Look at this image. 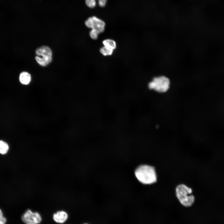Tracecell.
I'll use <instances>...</instances> for the list:
<instances>
[{"mask_svg": "<svg viewBox=\"0 0 224 224\" xmlns=\"http://www.w3.org/2000/svg\"><path fill=\"white\" fill-rule=\"evenodd\" d=\"M86 25L97 32L99 34L105 30V23L102 20L93 16L89 18L85 22Z\"/></svg>", "mask_w": 224, "mask_h": 224, "instance_id": "cell-5", "label": "cell"}, {"mask_svg": "<svg viewBox=\"0 0 224 224\" xmlns=\"http://www.w3.org/2000/svg\"><path fill=\"white\" fill-rule=\"evenodd\" d=\"M176 197L180 203L184 206L189 207L194 204L195 198L191 194L192 190L184 184L178 185L175 189Z\"/></svg>", "mask_w": 224, "mask_h": 224, "instance_id": "cell-2", "label": "cell"}, {"mask_svg": "<svg viewBox=\"0 0 224 224\" xmlns=\"http://www.w3.org/2000/svg\"><path fill=\"white\" fill-rule=\"evenodd\" d=\"M3 216V213L1 209H0V218L2 217Z\"/></svg>", "mask_w": 224, "mask_h": 224, "instance_id": "cell-15", "label": "cell"}, {"mask_svg": "<svg viewBox=\"0 0 224 224\" xmlns=\"http://www.w3.org/2000/svg\"><path fill=\"white\" fill-rule=\"evenodd\" d=\"M6 222L7 219L4 216L0 218V224H5Z\"/></svg>", "mask_w": 224, "mask_h": 224, "instance_id": "cell-14", "label": "cell"}, {"mask_svg": "<svg viewBox=\"0 0 224 224\" xmlns=\"http://www.w3.org/2000/svg\"><path fill=\"white\" fill-rule=\"evenodd\" d=\"M106 1L107 0H98L99 6L101 7L105 6ZM85 2L86 5L91 8L94 7L96 5V0H86Z\"/></svg>", "mask_w": 224, "mask_h": 224, "instance_id": "cell-9", "label": "cell"}, {"mask_svg": "<svg viewBox=\"0 0 224 224\" xmlns=\"http://www.w3.org/2000/svg\"><path fill=\"white\" fill-rule=\"evenodd\" d=\"M9 150L8 144L3 140H0V154L5 155L7 153Z\"/></svg>", "mask_w": 224, "mask_h": 224, "instance_id": "cell-10", "label": "cell"}, {"mask_svg": "<svg viewBox=\"0 0 224 224\" xmlns=\"http://www.w3.org/2000/svg\"><path fill=\"white\" fill-rule=\"evenodd\" d=\"M68 217V214L65 212L60 211L54 214L53 219L55 222L62 223L65 222L67 219Z\"/></svg>", "mask_w": 224, "mask_h": 224, "instance_id": "cell-7", "label": "cell"}, {"mask_svg": "<svg viewBox=\"0 0 224 224\" xmlns=\"http://www.w3.org/2000/svg\"><path fill=\"white\" fill-rule=\"evenodd\" d=\"M20 82L22 84L27 85L29 84L31 80L30 74L27 72H21L19 77Z\"/></svg>", "mask_w": 224, "mask_h": 224, "instance_id": "cell-8", "label": "cell"}, {"mask_svg": "<svg viewBox=\"0 0 224 224\" xmlns=\"http://www.w3.org/2000/svg\"><path fill=\"white\" fill-rule=\"evenodd\" d=\"M104 46L114 49L116 48V44L115 42L112 40L107 39L103 41Z\"/></svg>", "mask_w": 224, "mask_h": 224, "instance_id": "cell-11", "label": "cell"}, {"mask_svg": "<svg viewBox=\"0 0 224 224\" xmlns=\"http://www.w3.org/2000/svg\"><path fill=\"white\" fill-rule=\"evenodd\" d=\"M35 58L37 63L41 66L48 65L52 59V51L48 46H43L38 48L35 52Z\"/></svg>", "mask_w": 224, "mask_h": 224, "instance_id": "cell-4", "label": "cell"}, {"mask_svg": "<svg viewBox=\"0 0 224 224\" xmlns=\"http://www.w3.org/2000/svg\"><path fill=\"white\" fill-rule=\"evenodd\" d=\"M98 34H99L97 32L92 29L90 32V37L93 40H96L97 38Z\"/></svg>", "mask_w": 224, "mask_h": 224, "instance_id": "cell-13", "label": "cell"}, {"mask_svg": "<svg viewBox=\"0 0 224 224\" xmlns=\"http://www.w3.org/2000/svg\"><path fill=\"white\" fill-rule=\"evenodd\" d=\"M170 79L164 75L154 77L148 85L149 89L160 94L167 92L170 89Z\"/></svg>", "mask_w": 224, "mask_h": 224, "instance_id": "cell-3", "label": "cell"}, {"mask_svg": "<svg viewBox=\"0 0 224 224\" xmlns=\"http://www.w3.org/2000/svg\"><path fill=\"white\" fill-rule=\"evenodd\" d=\"M135 175L138 180L144 184H152L157 180L154 167L148 165H141L137 167Z\"/></svg>", "mask_w": 224, "mask_h": 224, "instance_id": "cell-1", "label": "cell"}, {"mask_svg": "<svg viewBox=\"0 0 224 224\" xmlns=\"http://www.w3.org/2000/svg\"><path fill=\"white\" fill-rule=\"evenodd\" d=\"M113 49L105 46L101 47L100 49V52L104 55H110L112 54Z\"/></svg>", "mask_w": 224, "mask_h": 224, "instance_id": "cell-12", "label": "cell"}, {"mask_svg": "<svg viewBox=\"0 0 224 224\" xmlns=\"http://www.w3.org/2000/svg\"><path fill=\"white\" fill-rule=\"evenodd\" d=\"M21 219L26 224H37L41 221V218L39 213L33 212L30 210H27L23 214Z\"/></svg>", "mask_w": 224, "mask_h": 224, "instance_id": "cell-6", "label": "cell"}, {"mask_svg": "<svg viewBox=\"0 0 224 224\" xmlns=\"http://www.w3.org/2000/svg\"></svg>", "mask_w": 224, "mask_h": 224, "instance_id": "cell-16", "label": "cell"}]
</instances>
